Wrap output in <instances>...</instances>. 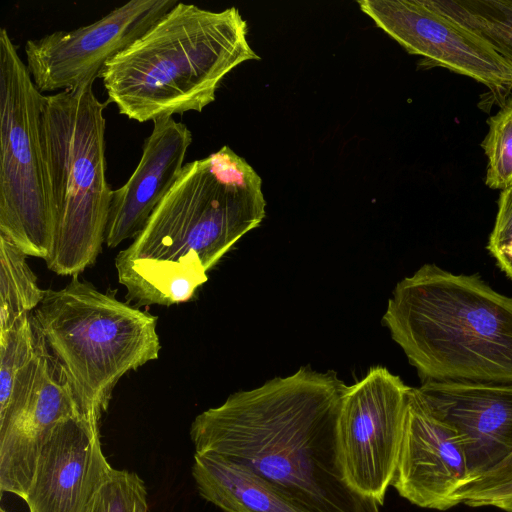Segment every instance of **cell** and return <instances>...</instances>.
Masks as SVG:
<instances>
[{"mask_svg":"<svg viewBox=\"0 0 512 512\" xmlns=\"http://www.w3.org/2000/svg\"><path fill=\"white\" fill-rule=\"evenodd\" d=\"M346 388L336 372L304 366L237 391L195 417V453L247 469L303 512H381L343 468L339 418Z\"/></svg>","mask_w":512,"mask_h":512,"instance_id":"cell-1","label":"cell"},{"mask_svg":"<svg viewBox=\"0 0 512 512\" xmlns=\"http://www.w3.org/2000/svg\"><path fill=\"white\" fill-rule=\"evenodd\" d=\"M262 179L229 146L188 162L132 243L115 257L135 306L191 300L208 272L265 217Z\"/></svg>","mask_w":512,"mask_h":512,"instance_id":"cell-2","label":"cell"},{"mask_svg":"<svg viewBox=\"0 0 512 512\" xmlns=\"http://www.w3.org/2000/svg\"><path fill=\"white\" fill-rule=\"evenodd\" d=\"M382 324L422 381L512 383V298L435 264L399 281Z\"/></svg>","mask_w":512,"mask_h":512,"instance_id":"cell-3","label":"cell"},{"mask_svg":"<svg viewBox=\"0 0 512 512\" xmlns=\"http://www.w3.org/2000/svg\"><path fill=\"white\" fill-rule=\"evenodd\" d=\"M236 7L178 2L104 66L100 78L120 114L139 123L201 112L233 69L260 57Z\"/></svg>","mask_w":512,"mask_h":512,"instance_id":"cell-4","label":"cell"},{"mask_svg":"<svg viewBox=\"0 0 512 512\" xmlns=\"http://www.w3.org/2000/svg\"><path fill=\"white\" fill-rule=\"evenodd\" d=\"M31 316L80 416L98 428L119 380L159 357L157 317L78 275L46 290Z\"/></svg>","mask_w":512,"mask_h":512,"instance_id":"cell-5","label":"cell"},{"mask_svg":"<svg viewBox=\"0 0 512 512\" xmlns=\"http://www.w3.org/2000/svg\"><path fill=\"white\" fill-rule=\"evenodd\" d=\"M106 103L91 83L43 97L41 137L54 217L45 262L58 275H79L105 243L113 194L106 179Z\"/></svg>","mask_w":512,"mask_h":512,"instance_id":"cell-6","label":"cell"},{"mask_svg":"<svg viewBox=\"0 0 512 512\" xmlns=\"http://www.w3.org/2000/svg\"><path fill=\"white\" fill-rule=\"evenodd\" d=\"M44 95L6 28L0 30V235L46 260L54 243L41 137Z\"/></svg>","mask_w":512,"mask_h":512,"instance_id":"cell-7","label":"cell"},{"mask_svg":"<svg viewBox=\"0 0 512 512\" xmlns=\"http://www.w3.org/2000/svg\"><path fill=\"white\" fill-rule=\"evenodd\" d=\"M410 392L399 376L374 366L343 396L339 446L346 477L381 506L394 479Z\"/></svg>","mask_w":512,"mask_h":512,"instance_id":"cell-8","label":"cell"},{"mask_svg":"<svg viewBox=\"0 0 512 512\" xmlns=\"http://www.w3.org/2000/svg\"><path fill=\"white\" fill-rule=\"evenodd\" d=\"M361 11L428 67L468 76L505 100L512 67L482 37L433 7L429 0H361Z\"/></svg>","mask_w":512,"mask_h":512,"instance_id":"cell-9","label":"cell"},{"mask_svg":"<svg viewBox=\"0 0 512 512\" xmlns=\"http://www.w3.org/2000/svg\"><path fill=\"white\" fill-rule=\"evenodd\" d=\"M178 2L131 0L89 25L28 40L26 65L35 86L43 93L93 84L111 58Z\"/></svg>","mask_w":512,"mask_h":512,"instance_id":"cell-10","label":"cell"},{"mask_svg":"<svg viewBox=\"0 0 512 512\" xmlns=\"http://www.w3.org/2000/svg\"><path fill=\"white\" fill-rule=\"evenodd\" d=\"M464 435L411 387L392 485L410 503L445 511L474 482Z\"/></svg>","mask_w":512,"mask_h":512,"instance_id":"cell-11","label":"cell"},{"mask_svg":"<svg viewBox=\"0 0 512 512\" xmlns=\"http://www.w3.org/2000/svg\"><path fill=\"white\" fill-rule=\"evenodd\" d=\"M114 468L99 428L80 415L55 426L39 454L25 502L29 512H85Z\"/></svg>","mask_w":512,"mask_h":512,"instance_id":"cell-12","label":"cell"},{"mask_svg":"<svg viewBox=\"0 0 512 512\" xmlns=\"http://www.w3.org/2000/svg\"><path fill=\"white\" fill-rule=\"evenodd\" d=\"M77 415L72 391L42 339L28 396L17 415L0 428L1 492L25 500L51 432L61 421Z\"/></svg>","mask_w":512,"mask_h":512,"instance_id":"cell-13","label":"cell"},{"mask_svg":"<svg viewBox=\"0 0 512 512\" xmlns=\"http://www.w3.org/2000/svg\"><path fill=\"white\" fill-rule=\"evenodd\" d=\"M415 390L464 435L477 479L512 453V383L425 381Z\"/></svg>","mask_w":512,"mask_h":512,"instance_id":"cell-14","label":"cell"},{"mask_svg":"<svg viewBox=\"0 0 512 512\" xmlns=\"http://www.w3.org/2000/svg\"><path fill=\"white\" fill-rule=\"evenodd\" d=\"M191 143L192 133L184 123L173 117L153 121L138 166L123 186L113 190L105 231L107 247L115 248L141 232L181 175Z\"/></svg>","mask_w":512,"mask_h":512,"instance_id":"cell-15","label":"cell"},{"mask_svg":"<svg viewBox=\"0 0 512 512\" xmlns=\"http://www.w3.org/2000/svg\"><path fill=\"white\" fill-rule=\"evenodd\" d=\"M192 476L201 497L222 512H303L262 478L213 454L195 453Z\"/></svg>","mask_w":512,"mask_h":512,"instance_id":"cell-16","label":"cell"},{"mask_svg":"<svg viewBox=\"0 0 512 512\" xmlns=\"http://www.w3.org/2000/svg\"><path fill=\"white\" fill-rule=\"evenodd\" d=\"M40 344L31 314L0 331V424L8 421L31 383Z\"/></svg>","mask_w":512,"mask_h":512,"instance_id":"cell-17","label":"cell"},{"mask_svg":"<svg viewBox=\"0 0 512 512\" xmlns=\"http://www.w3.org/2000/svg\"><path fill=\"white\" fill-rule=\"evenodd\" d=\"M27 255L0 235V331L31 314L42 302L46 290L27 262Z\"/></svg>","mask_w":512,"mask_h":512,"instance_id":"cell-18","label":"cell"},{"mask_svg":"<svg viewBox=\"0 0 512 512\" xmlns=\"http://www.w3.org/2000/svg\"><path fill=\"white\" fill-rule=\"evenodd\" d=\"M430 4L486 40L512 67V0H429Z\"/></svg>","mask_w":512,"mask_h":512,"instance_id":"cell-19","label":"cell"},{"mask_svg":"<svg viewBox=\"0 0 512 512\" xmlns=\"http://www.w3.org/2000/svg\"><path fill=\"white\" fill-rule=\"evenodd\" d=\"M486 122L489 129L481 142L488 159L485 184L504 190L512 185V94Z\"/></svg>","mask_w":512,"mask_h":512,"instance_id":"cell-20","label":"cell"},{"mask_svg":"<svg viewBox=\"0 0 512 512\" xmlns=\"http://www.w3.org/2000/svg\"><path fill=\"white\" fill-rule=\"evenodd\" d=\"M85 512H149L143 480L135 472L114 469Z\"/></svg>","mask_w":512,"mask_h":512,"instance_id":"cell-21","label":"cell"},{"mask_svg":"<svg viewBox=\"0 0 512 512\" xmlns=\"http://www.w3.org/2000/svg\"><path fill=\"white\" fill-rule=\"evenodd\" d=\"M460 500L469 507L512 512V453L464 488Z\"/></svg>","mask_w":512,"mask_h":512,"instance_id":"cell-22","label":"cell"},{"mask_svg":"<svg viewBox=\"0 0 512 512\" xmlns=\"http://www.w3.org/2000/svg\"><path fill=\"white\" fill-rule=\"evenodd\" d=\"M498 212L487 249L498 266L512 279V185L501 190Z\"/></svg>","mask_w":512,"mask_h":512,"instance_id":"cell-23","label":"cell"},{"mask_svg":"<svg viewBox=\"0 0 512 512\" xmlns=\"http://www.w3.org/2000/svg\"><path fill=\"white\" fill-rule=\"evenodd\" d=\"M1 512H4L3 510Z\"/></svg>","mask_w":512,"mask_h":512,"instance_id":"cell-24","label":"cell"}]
</instances>
